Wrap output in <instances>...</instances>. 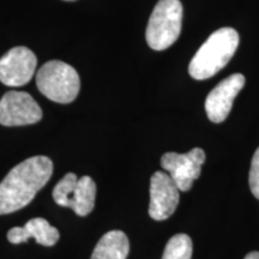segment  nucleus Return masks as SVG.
Instances as JSON below:
<instances>
[{"mask_svg": "<svg viewBox=\"0 0 259 259\" xmlns=\"http://www.w3.org/2000/svg\"><path fill=\"white\" fill-rule=\"evenodd\" d=\"M179 200L180 190L169 174L155 171L150 180L149 216L155 221H164L176 211Z\"/></svg>", "mask_w": 259, "mask_h": 259, "instance_id": "6e6552de", "label": "nucleus"}, {"mask_svg": "<svg viewBox=\"0 0 259 259\" xmlns=\"http://www.w3.org/2000/svg\"><path fill=\"white\" fill-rule=\"evenodd\" d=\"M96 184L90 177H82L78 179L76 190L71 199V209L78 216H87L95 206Z\"/></svg>", "mask_w": 259, "mask_h": 259, "instance_id": "f8f14e48", "label": "nucleus"}, {"mask_svg": "<svg viewBox=\"0 0 259 259\" xmlns=\"http://www.w3.org/2000/svg\"><path fill=\"white\" fill-rule=\"evenodd\" d=\"M78 178L74 173H67L59 183L57 184L53 190V198L58 205L71 208V199L76 190Z\"/></svg>", "mask_w": 259, "mask_h": 259, "instance_id": "4468645a", "label": "nucleus"}, {"mask_svg": "<svg viewBox=\"0 0 259 259\" xmlns=\"http://www.w3.org/2000/svg\"><path fill=\"white\" fill-rule=\"evenodd\" d=\"M183 23V4L180 0H158L149 18L145 38L149 47L163 51L179 37Z\"/></svg>", "mask_w": 259, "mask_h": 259, "instance_id": "20e7f679", "label": "nucleus"}, {"mask_svg": "<svg viewBox=\"0 0 259 259\" xmlns=\"http://www.w3.org/2000/svg\"><path fill=\"white\" fill-rule=\"evenodd\" d=\"M65 2H74V0H65Z\"/></svg>", "mask_w": 259, "mask_h": 259, "instance_id": "f3484780", "label": "nucleus"}, {"mask_svg": "<svg viewBox=\"0 0 259 259\" xmlns=\"http://www.w3.org/2000/svg\"><path fill=\"white\" fill-rule=\"evenodd\" d=\"M37 59L27 47H15L0 58V82L8 87H23L30 82Z\"/></svg>", "mask_w": 259, "mask_h": 259, "instance_id": "0eeeda50", "label": "nucleus"}, {"mask_svg": "<svg viewBox=\"0 0 259 259\" xmlns=\"http://www.w3.org/2000/svg\"><path fill=\"white\" fill-rule=\"evenodd\" d=\"M128 252L127 235L121 231H111L100 239L90 259H126Z\"/></svg>", "mask_w": 259, "mask_h": 259, "instance_id": "9b49d317", "label": "nucleus"}, {"mask_svg": "<svg viewBox=\"0 0 259 259\" xmlns=\"http://www.w3.org/2000/svg\"><path fill=\"white\" fill-rule=\"evenodd\" d=\"M204 162L205 153L200 148H194L186 154L166 153L161 157L162 168L169 173L180 192L192 189L194 180L200 177Z\"/></svg>", "mask_w": 259, "mask_h": 259, "instance_id": "39448f33", "label": "nucleus"}, {"mask_svg": "<svg viewBox=\"0 0 259 259\" xmlns=\"http://www.w3.org/2000/svg\"><path fill=\"white\" fill-rule=\"evenodd\" d=\"M245 80L244 74L233 73L209 93L205 100V112L210 121L220 124L226 120L232 111L235 97L244 88Z\"/></svg>", "mask_w": 259, "mask_h": 259, "instance_id": "1a4fd4ad", "label": "nucleus"}, {"mask_svg": "<svg viewBox=\"0 0 259 259\" xmlns=\"http://www.w3.org/2000/svg\"><path fill=\"white\" fill-rule=\"evenodd\" d=\"M244 259H259V252H250L248 254H246V257Z\"/></svg>", "mask_w": 259, "mask_h": 259, "instance_id": "dca6fc26", "label": "nucleus"}, {"mask_svg": "<svg viewBox=\"0 0 259 259\" xmlns=\"http://www.w3.org/2000/svg\"><path fill=\"white\" fill-rule=\"evenodd\" d=\"M30 238H34L37 244L50 247L59 240V232L47 220L36 218L29 220L23 227L11 228L8 233V240L15 245L27 242Z\"/></svg>", "mask_w": 259, "mask_h": 259, "instance_id": "9d476101", "label": "nucleus"}, {"mask_svg": "<svg viewBox=\"0 0 259 259\" xmlns=\"http://www.w3.org/2000/svg\"><path fill=\"white\" fill-rule=\"evenodd\" d=\"M36 84L42 95L58 103L74 101L80 89L78 72L59 60L48 61L38 70Z\"/></svg>", "mask_w": 259, "mask_h": 259, "instance_id": "7ed1b4c3", "label": "nucleus"}, {"mask_svg": "<svg viewBox=\"0 0 259 259\" xmlns=\"http://www.w3.org/2000/svg\"><path fill=\"white\" fill-rule=\"evenodd\" d=\"M239 42L238 31L233 28H221L212 32L191 60L190 76L198 80L215 76L231 61L238 50Z\"/></svg>", "mask_w": 259, "mask_h": 259, "instance_id": "f03ea898", "label": "nucleus"}, {"mask_svg": "<svg viewBox=\"0 0 259 259\" xmlns=\"http://www.w3.org/2000/svg\"><path fill=\"white\" fill-rule=\"evenodd\" d=\"M193 245L186 234H177L168 240L162 259H191Z\"/></svg>", "mask_w": 259, "mask_h": 259, "instance_id": "ddd939ff", "label": "nucleus"}, {"mask_svg": "<svg viewBox=\"0 0 259 259\" xmlns=\"http://www.w3.org/2000/svg\"><path fill=\"white\" fill-rule=\"evenodd\" d=\"M41 119L40 106L28 93L9 92L0 100V124L3 126L31 125Z\"/></svg>", "mask_w": 259, "mask_h": 259, "instance_id": "423d86ee", "label": "nucleus"}, {"mask_svg": "<svg viewBox=\"0 0 259 259\" xmlns=\"http://www.w3.org/2000/svg\"><path fill=\"white\" fill-rule=\"evenodd\" d=\"M53 174V162L47 156L27 158L12 168L0 183V215L27 206Z\"/></svg>", "mask_w": 259, "mask_h": 259, "instance_id": "f257e3e1", "label": "nucleus"}, {"mask_svg": "<svg viewBox=\"0 0 259 259\" xmlns=\"http://www.w3.org/2000/svg\"><path fill=\"white\" fill-rule=\"evenodd\" d=\"M248 183H250V187L253 196L259 199V148L255 150L253 157H252Z\"/></svg>", "mask_w": 259, "mask_h": 259, "instance_id": "2eb2a0df", "label": "nucleus"}]
</instances>
